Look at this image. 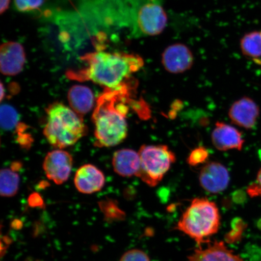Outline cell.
<instances>
[{
	"label": "cell",
	"instance_id": "1",
	"mask_svg": "<svg viewBox=\"0 0 261 261\" xmlns=\"http://www.w3.org/2000/svg\"><path fill=\"white\" fill-rule=\"evenodd\" d=\"M81 58L86 66L77 71H68V78L92 81L107 90H119L129 86L130 77L144 65L143 59L138 55L106 51L102 49H97Z\"/></svg>",
	"mask_w": 261,
	"mask_h": 261
},
{
	"label": "cell",
	"instance_id": "2",
	"mask_svg": "<svg viewBox=\"0 0 261 261\" xmlns=\"http://www.w3.org/2000/svg\"><path fill=\"white\" fill-rule=\"evenodd\" d=\"M132 86L121 89H106L98 98L93 114L95 145L112 147L120 144L128 135L127 106Z\"/></svg>",
	"mask_w": 261,
	"mask_h": 261
},
{
	"label": "cell",
	"instance_id": "3",
	"mask_svg": "<svg viewBox=\"0 0 261 261\" xmlns=\"http://www.w3.org/2000/svg\"><path fill=\"white\" fill-rule=\"evenodd\" d=\"M45 112L47 120L43 133L54 148L62 149L72 146L86 135L83 117L64 104L51 103Z\"/></svg>",
	"mask_w": 261,
	"mask_h": 261
},
{
	"label": "cell",
	"instance_id": "4",
	"mask_svg": "<svg viewBox=\"0 0 261 261\" xmlns=\"http://www.w3.org/2000/svg\"><path fill=\"white\" fill-rule=\"evenodd\" d=\"M221 224L216 204L205 198H196L182 214L176 228L193 239L199 246L210 242Z\"/></svg>",
	"mask_w": 261,
	"mask_h": 261
},
{
	"label": "cell",
	"instance_id": "5",
	"mask_svg": "<svg viewBox=\"0 0 261 261\" xmlns=\"http://www.w3.org/2000/svg\"><path fill=\"white\" fill-rule=\"evenodd\" d=\"M124 21L132 34L158 35L167 25L168 17L159 0H122Z\"/></svg>",
	"mask_w": 261,
	"mask_h": 261
},
{
	"label": "cell",
	"instance_id": "6",
	"mask_svg": "<svg viewBox=\"0 0 261 261\" xmlns=\"http://www.w3.org/2000/svg\"><path fill=\"white\" fill-rule=\"evenodd\" d=\"M139 154L141 168L138 177L151 187L162 180L176 161L174 153L166 145H143Z\"/></svg>",
	"mask_w": 261,
	"mask_h": 261
},
{
	"label": "cell",
	"instance_id": "7",
	"mask_svg": "<svg viewBox=\"0 0 261 261\" xmlns=\"http://www.w3.org/2000/svg\"><path fill=\"white\" fill-rule=\"evenodd\" d=\"M73 161L70 153L63 150L57 149L48 152L43 163L45 175L55 184H63L70 177Z\"/></svg>",
	"mask_w": 261,
	"mask_h": 261
},
{
	"label": "cell",
	"instance_id": "8",
	"mask_svg": "<svg viewBox=\"0 0 261 261\" xmlns=\"http://www.w3.org/2000/svg\"><path fill=\"white\" fill-rule=\"evenodd\" d=\"M194 57L187 45L176 43L169 45L162 55V64L169 73L179 74L186 72L194 64Z\"/></svg>",
	"mask_w": 261,
	"mask_h": 261
},
{
	"label": "cell",
	"instance_id": "9",
	"mask_svg": "<svg viewBox=\"0 0 261 261\" xmlns=\"http://www.w3.org/2000/svg\"><path fill=\"white\" fill-rule=\"evenodd\" d=\"M199 181L205 191L211 194L220 193L226 190L229 184V173L221 163L208 162L202 168Z\"/></svg>",
	"mask_w": 261,
	"mask_h": 261
},
{
	"label": "cell",
	"instance_id": "10",
	"mask_svg": "<svg viewBox=\"0 0 261 261\" xmlns=\"http://www.w3.org/2000/svg\"><path fill=\"white\" fill-rule=\"evenodd\" d=\"M259 113L257 104L251 98L244 97L231 105L228 111V116L234 125L250 129L255 126Z\"/></svg>",
	"mask_w": 261,
	"mask_h": 261
},
{
	"label": "cell",
	"instance_id": "11",
	"mask_svg": "<svg viewBox=\"0 0 261 261\" xmlns=\"http://www.w3.org/2000/svg\"><path fill=\"white\" fill-rule=\"evenodd\" d=\"M25 63V51L21 44L10 41L2 45L0 67L3 74L15 76L19 74L23 69Z\"/></svg>",
	"mask_w": 261,
	"mask_h": 261
},
{
	"label": "cell",
	"instance_id": "12",
	"mask_svg": "<svg viewBox=\"0 0 261 261\" xmlns=\"http://www.w3.org/2000/svg\"><path fill=\"white\" fill-rule=\"evenodd\" d=\"M214 146L221 151L237 149L241 151L244 140L242 134L236 128L224 122H217L212 133Z\"/></svg>",
	"mask_w": 261,
	"mask_h": 261
},
{
	"label": "cell",
	"instance_id": "13",
	"mask_svg": "<svg viewBox=\"0 0 261 261\" xmlns=\"http://www.w3.org/2000/svg\"><path fill=\"white\" fill-rule=\"evenodd\" d=\"M74 182L77 191L85 194L99 192L105 185L103 172L92 165L81 166L74 176Z\"/></svg>",
	"mask_w": 261,
	"mask_h": 261
},
{
	"label": "cell",
	"instance_id": "14",
	"mask_svg": "<svg viewBox=\"0 0 261 261\" xmlns=\"http://www.w3.org/2000/svg\"><path fill=\"white\" fill-rule=\"evenodd\" d=\"M188 261H243L228 249L223 241H215L206 248L200 247L189 256Z\"/></svg>",
	"mask_w": 261,
	"mask_h": 261
},
{
	"label": "cell",
	"instance_id": "15",
	"mask_svg": "<svg viewBox=\"0 0 261 261\" xmlns=\"http://www.w3.org/2000/svg\"><path fill=\"white\" fill-rule=\"evenodd\" d=\"M114 170L122 177H138L141 168L139 152L130 149H120L114 152L113 158Z\"/></svg>",
	"mask_w": 261,
	"mask_h": 261
},
{
	"label": "cell",
	"instance_id": "16",
	"mask_svg": "<svg viewBox=\"0 0 261 261\" xmlns=\"http://www.w3.org/2000/svg\"><path fill=\"white\" fill-rule=\"evenodd\" d=\"M68 100L71 109L81 117L89 113L94 103L92 90L81 85H75L70 88L68 92Z\"/></svg>",
	"mask_w": 261,
	"mask_h": 261
},
{
	"label": "cell",
	"instance_id": "17",
	"mask_svg": "<svg viewBox=\"0 0 261 261\" xmlns=\"http://www.w3.org/2000/svg\"><path fill=\"white\" fill-rule=\"evenodd\" d=\"M14 168L2 169L0 172V194L2 197H14L18 191L19 176Z\"/></svg>",
	"mask_w": 261,
	"mask_h": 261
},
{
	"label": "cell",
	"instance_id": "18",
	"mask_svg": "<svg viewBox=\"0 0 261 261\" xmlns=\"http://www.w3.org/2000/svg\"><path fill=\"white\" fill-rule=\"evenodd\" d=\"M245 56L257 60L261 58V32H253L245 35L240 42Z\"/></svg>",
	"mask_w": 261,
	"mask_h": 261
},
{
	"label": "cell",
	"instance_id": "19",
	"mask_svg": "<svg viewBox=\"0 0 261 261\" xmlns=\"http://www.w3.org/2000/svg\"><path fill=\"white\" fill-rule=\"evenodd\" d=\"M18 120V114L14 107L7 104L1 106L0 122L3 129L5 130L14 129L17 125Z\"/></svg>",
	"mask_w": 261,
	"mask_h": 261
},
{
	"label": "cell",
	"instance_id": "20",
	"mask_svg": "<svg viewBox=\"0 0 261 261\" xmlns=\"http://www.w3.org/2000/svg\"><path fill=\"white\" fill-rule=\"evenodd\" d=\"M208 150L203 146H199L192 150L188 158V164L191 166H197L203 164L208 158Z\"/></svg>",
	"mask_w": 261,
	"mask_h": 261
},
{
	"label": "cell",
	"instance_id": "21",
	"mask_svg": "<svg viewBox=\"0 0 261 261\" xmlns=\"http://www.w3.org/2000/svg\"><path fill=\"white\" fill-rule=\"evenodd\" d=\"M16 9L20 12H30L38 10L43 5L44 0H14Z\"/></svg>",
	"mask_w": 261,
	"mask_h": 261
},
{
	"label": "cell",
	"instance_id": "22",
	"mask_svg": "<svg viewBox=\"0 0 261 261\" xmlns=\"http://www.w3.org/2000/svg\"><path fill=\"white\" fill-rule=\"evenodd\" d=\"M120 261H150V259L143 250L132 249L124 253Z\"/></svg>",
	"mask_w": 261,
	"mask_h": 261
},
{
	"label": "cell",
	"instance_id": "23",
	"mask_svg": "<svg viewBox=\"0 0 261 261\" xmlns=\"http://www.w3.org/2000/svg\"><path fill=\"white\" fill-rule=\"evenodd\" d=\"M247 192L250 197L261 198V168L257 172L255 181L248 187Z\"/></svg>",
	"mask_w": 261,
	"mask_h": 261
},
{
	"label": "cell",
	"instance_id": "24",
	"mask_svg": "<svg viewBox=\"0 0 261 261\" xmlns=\"http://www.w3.org/2000/svg\"><path fill=\"white\" fill-rule=\"evenodd\" d=\"M29 204L33 207H40L43 204V201H42V199L39 197V195L34 194L31 196V198H29Z\"/></svg>",
	"mask_w": 261,
	"mask_h": 261
},
{
	"label": "cell",
	"instance_id": "25",
	"mask_svg": "<svg viewBox=\"0 0 261 261\" xmlns=\"http://www.w3.org/2000/svg\"><path fill=\"white\" fill-rule=\"evenodd\" d=\"M10 0H1V8H0V11L1 14L5 12L6 10H8L9 6Z\"/></svg>",
	"mask_w": 261,
	"mask_h": 261
},
{
	"label": "cell",
	"instance_id": "26",
	"mask_svg": "<svg viewBox=\"0 0 261 261\" xmlns=\"http://www.w3.org/2000/svg\"><path fill=\"white\" fill-rule=\"evenodd\" d=\"M1 100H3V98L5 97V91H4V87H3V85L2 83L1 85Z\"/></svg>",
	"mask_w": 261,
	"mask_h": 261
}]
</instances>
